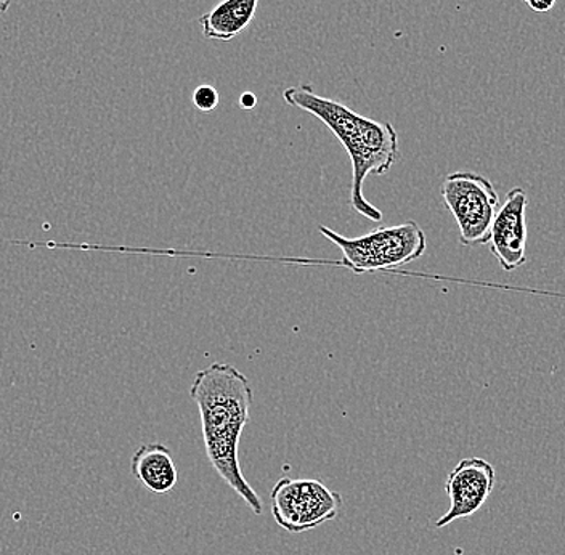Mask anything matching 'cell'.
I'll return each mask as SVG.
<instances>
[{
  "mask_svg": "<svg viewBox=\"0 0 565 555\" xmlns=\"http://www.w3.org/2000/svg\"><path fill=\"white\" fill-rule=\"evenodd\" d=\"M190 397L200 409L204 448L212 468L254 515H263V500L243 476L238 455L254 399L249 381L238 367L212 363L194 374Z\"/></svg>",
  "mask_w": 565,
  "mask_h": 555,
  "instance_id": "6da1fadb",
  "label": "cell"
},
{
  "mask_svg": "<svg viewBox=\"0 0 565 555\" xmlns=\"http://www.w3.org/2000/svg\"><path fill=\"white\" fill-rule=\"evenodd\" d=\"M282 98L289 106L316 116L344 145L352 162L351 206L369 221H383V212L366 200L363 185L370 174H387L401 157L394 126L356 115L341 102L320 97L309 84L286 88Z\"/></svg>",
  "mask_w": 565,
  "mask_h": 555,
  "instance_id": "7a4b0ae2",
  "label": "cell"
},
{
  "mask_svg": "<svg viewBox=\"0 0 565 555\" xmlns=\"http://www.w3.org/2000/svg\"><path fill=\"white\" fill-rule=\"evenodd\" d=\"M318 232L341 249V265L355 275L404 267L423 257L427 247L426 233L415 221L381 226L356 238L339 235L323 225L318 226Z\"/></svg>",
  "mask_w": 565,
  "mask_h": 555,
  "instance_id": "3957f363",
  "label": "cell"
},
{
  "mask_svg": "<svg viewBox=\"0 0 565 555\" xmlns=\"http://www.w3.org/2000/svg\"><path fill=\"white\" fill-rule=\"evenodd\" d=\"M441 200L457 221L462 246L489 243L500 196L487 177L476 172H454L440 186Z\"/></svg>",
  "mask_w": 565,
  "mask_h": 555,
  "instance_id": "277c9868",
  "label": "cell"
},
{
  "mask_svg": "<svg viewBox=\"0 0 565 555\" xmlns=\"http://www.w3.org/2000/svg\"><path fill=\"white\" fill-rule=\"evenodd\" d=\"M270 500L275 522L292 535L334 521L342 509L341 494L318 479L281 477L271 488Z\"/></svg>",
  "mask_w": 565,
  "mask_h": 555,
  "instance_id": "5b68a950",
  "label": "cell"
},
{
  "mask_svg": "<svg viewBox=\"0 0 565 555\" xmlns=\"http://www.w3.org/2000/svg\"><path fill=\"white\" fill-rule=\"evenodd\" d=\"M497 472L486 459L465 458L448 473L445 490L450 498L447 514L434 522L444 529L459 519H469L482 509L494 488Z\"/></svg>",
  "mask_w": 565,
  "mask_h": 555,
  "instance_id": "8992f818",
  "label": "cell"
},
{
  "mask_svg": "<svg viewBox=\"0 0 565 555\" xmlns=\"http://www.w3.org/2000/svg\"><path fill=\"white\" fill-rule=\"evenodd\" d=\"M527 191L515 186L494 215L490 250L504 271H514L527 264Z\"/></svg>",
  "mask_w": 565,
  "mask_h": 555,
  "instance_id": "52a82bcc",
  "label": "cell"
},
{
  "mask_svg": "<svg viewBox=\"0 0 565 555\" xmlns=\"http://www.w3.org/2000/svg\"><path fill=\"white\" fill-rule=\"evenodd\" d=\"M130 470L137 482L151 493H171L179 480L172 452L162 444L141 445L134 452Z\"/></svg>",
  "mask_w": 565,
  "mask_h": 555,
  "instance_id": "ba28073f",
  "label": "cell"
},
{
  "mask_svg": "<svg viewBox=\"0 0 565 555\" xmlns=\"http://www.w3.org/2000/svg\"><path fill=\"white\" fill-rule=\"evenodd\" d=\"M260 0H224L200 18L203 35L215 41H232L256 17Z\"/></svg>",
  "mask_w": 565,
  "mask_h": 555,
  "instance_id": "9c48e42d",
  "label": "cell"
},
{
  "mask_svg": "<svg viewBox=\"0 0 565 555\" xmlns=\"http://www.w3.org/2000/svg\"><path fill=\"white\" fill-rule=\"evenodd\" d=\"M218 100H221V97H218V92L215 90L214 87L207 86V84L198 87L196 90L193 92L192 102L194 108H196L198 111H214V109L217 108Z\"/></svg>",
  "mask_w": 565,
  "mask_h": 555,
  "instance_id": "30bf717a",
  "label": "cell"
},
{
  "mask_svg": "<svg viewBox=\"0 0 565 555\" xmlns=\"http://www.w3.org/2000/svg\"><path fill=\"white\" fill-rule=\"evenodd\" d=\"M257 97L253 94V92H245V94L239 97V106H242L245 111H250V109L256 108Z\"/></svg>",
  "mask_w": 565,
  "mask_h": 555,
  "instance_id": "8fae6325",
  "label": "cell"
},
{
  "mask_svg": "<svg viewBox=\"0 0 565 555\" xmlns=\"http://www.w3.org/2000/svg\"><path fill=\"white\" fill-rule=\"evenodd\" d=\"M527 2L533 10H536V12H547V10H551V7L554 6L556 0H527Z\"/></svg>",
  "mask_w": 565,
  "mask_h": 555,
  "instance_id": "7c38bea8",
  "label": "cell"
},
{
  "mask_svg": "<svg viewBox=\"0 0 565 555\" xmlns=\"http://www.w3.org/2000/svg\"><path fill=\"white\" fill-rule=\"evenodd\" d=\"M13 0H0V13H6L12 6Z\"/></svg>",
  "mask_w": 565,
  "mask_h": 555,
  "instance_id": "4fadbf2b",
  "label": "cell"
}]
</instances>
